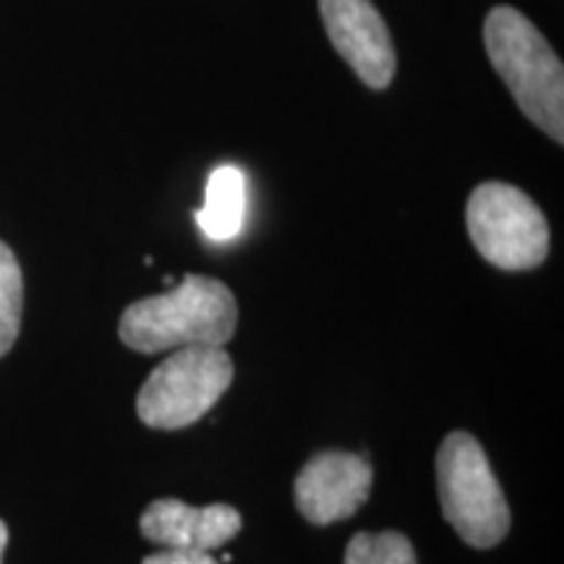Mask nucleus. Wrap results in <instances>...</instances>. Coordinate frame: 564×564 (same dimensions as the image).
<instances>
[{"mask_svg":"<svg viewBox=\"0 0 564 564\" xmlns=\"http://www.w3.org/2000/svg\"><path fill=\"white\" fill-rule=\"evenodd\" d=\"M238 303L225 282L186 274L167 293L131 303L118 324V335L139 352H160L217 345L236 333Z\"/></svg>","mask_w":564,"mask_h":564,"instance_id":"nucleus-1","label":"nucleus"},{"mask_svg":"<svg viewBox=\"0 0 564 564\" xmlns=\"http://www.w3.org/2000/svg\"><path fill=\"white\" fill-rule=\"evenodd\" d=\"M484 45L518 108L556 144L564 141V68L544 34L512 6H497L484 24Z\"/></svg>","mask_w":564,"mask_h":564,"instance_id":"nucleus-2","label":"nucleus"},{"mask_svg":"<svg viewBox=\"0 0 564 564\" xmlns=\"http://www.w3.org/2000/svg\"><path fill=\"white\" fill-rule=\"evenodd\" d=\"M442 514L474 549H491L510 531V507L476 436L453 432L436 453Z\"/></svg>","mask_w":564,"mask_h":564,"instance_id":"nucleus-3","label":"nucleus"},{"mask_svg":"<svg viewBox=\"0 0 564 564\" xmlns=\"http://www.w3.org/2000/svg\"><path fill=\"white\" fill-rule=\"evenodd\" d=\"M232 382V358L217 345L178 348L137 394V413L150 429H186L220 403Z\"/></svg>","mask_w":564,"mask_h":564,"instance_id":"nucleus-4","label":"nucleus"},{"mask_svg":"<svg viewBox=\"0 0 564 564\" xmlns=\"http://www.w3.org/2000/svg\"><path fill=\"white\" fill-rule=\"evenodd\" d=\"M468 236L499 270H533L549 253V223L528 194L510 183H481L465 207Z\"/></svg>","mask_w":564,"mask_h":564,"instance_id":"nucleus-5","label":"nucleus"},{"mask_svg":"<svg viewBox=\"0 0 564 564\" xmlns=\"http://www.w3.org/2000/svg\"><path fill=\"white\" fill-rule=\"evenodd\" d=\"M319 13L340 58L366 87L387 89L394 79V45L371 0H319Z\"/></svg>","mask_w":564,"mask_h":564,"instance_id":"nucleus-6","label":"nucleus"},{"mask_svg":"<svg viewBox=\"0 0 564 564\" xmlns=\"http://www.w3.org/2000/svg\"><path fill=\"white\" fill-rule=\"evenodd\" d=\"M371 494V465L361 455H314L295 478V507L312 525H333L358 512Z\"/></svg>","mask_w":564,"mask_h":564,"instance_id":"nucleus-7","label":"nucleus"},{"mask_svg":"<svg viewBox=\"0 0 564 564\" xmlns=\"http://www.w3.org/2000/svg\"><path fill=\"white\" fill-rule=\"evenodd\" d=\"M141 533L165 549L212 552L241 533V512L230 505L192 507L181 499H158L141 514Z\"/></svg>","mask_w":564,"mask_h":564,"instance_id":"nucleus-8","label":"nucleus"},{"mask_svg":"<svg viewBox=\"0 0 564 564\" xmlns=\"http://www.w3.org/2000/svg\"><path fill=\"white\" fill-rule=\"evenodd\" d=\"M246 220V175L241 167L223 165L209 175L204 207L196 223L209 241H230L243 230Z\"/></svg>","mask_w":564,"mask_h":564,"instance_id":"nucleus-9","label":"nucleus"},{"mask_svg":"<svg viewBox=\"0 0 564 564\" xmlns=\"http://www.w3.org/2000/svg\"><path fill=\"white\" fill-rule=\"evenodd\" d=\"M24 308V278L13 251L0 241V356H6L17 343Z\"/></svg>","mask_w":564,"mask_h":564,"instance_id":"nucleus-10","label":"nucleus"},{"mask_svg":"<svg viewBox=\"0 0 564 564\" xmlns=\"http://www.w3.org/2000/svg\"><path fill=\"white\" fill-rule=\"evenodd\" d=\"M345 564H419L411 541L398 531L356 533L345 549Z\"/></svg>","mask_w":564,"mask_h":564,"instance_id":"nucleus-11","label":"nucleus"},{"mask_svg":"<svg viewBox=\"0 0 564 564\" xmlns=\"http://www.w3.org/2000/svg\"><path fill=\"white\" fill-rule=\"evenodd\" d=\"M141 564H220L209 552L199 549H165V552L150 554Z\"/></svg>","mask_w":564,"mask_h":564,"instance_id":"nucleus-12","label":"nucleus"},{"mask_svg":"<svg viewBox=\"0 0 564 564\" xmlns=\"http://www.w3.org/2000/svg\"><path fill=\"white\" fill-rule=\"evenodd\" d=\"M6 544H9V528H6V523H3V520H0V564H3Z\"/></svg>","mask_w":564,"mask_h":564,"instance_id":"nucleus-13","label":"nucleus"}]
</instances>
